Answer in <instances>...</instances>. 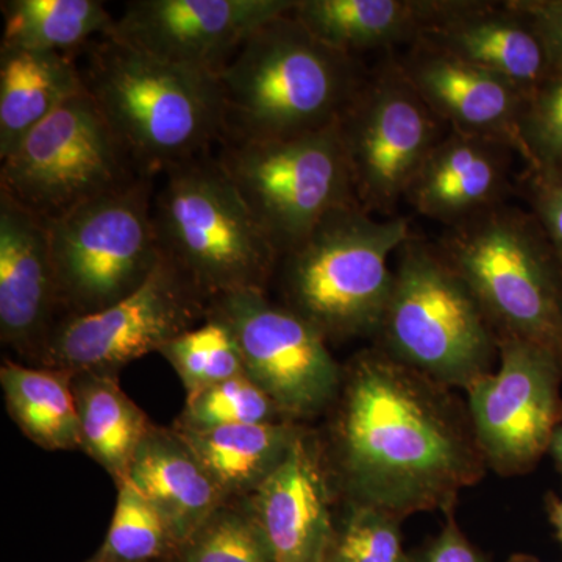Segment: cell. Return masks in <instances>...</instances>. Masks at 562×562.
<instances>
[{
    "label": "cell",
    "instance_id": "obj_1",
    "mask_svg": "<svg viewBox=\"0 0 562 562\" xmlns=\"http://www.w3.org/2000/svg\"><path fill=\"white\" fill-rule=\"evenodd\" d=\"M336 447L351 503L406 516L453 508L486 460L469 409L449 387L382 349L347 369Z\"/></svg>",
    "mask_w": 562,
    "mask_h": 562
},
{
    "label": "cell",
    "instance_id": "obj_2",
    "mask_svg": "<svg viewBox=\"0 0 562 562\" xmlns=\"http://www.w3.org/2000/svg\"><path fill=\"white\" fill-rule=\"evenodd\" d=\"M222 140L283 139L336 124L364 80L290 13L262 25L221 70Z\"/></svg>",
    "mask_w": 562,
    "mask_h": 562
},
{
    "label": "cell",
    "instance_id": "obj_3",
    "mask_svg": "<svg viewBox=\"0 0 562 562\" xmlns=\"http://www.w3.org/2000/svg\"><path fill=\"white\" fill-rule=\"evenodd\" d=\"M95 44L81 80L143 176L157 179L222 140L220 77L157 60L106 36Z\"/></svg>",
    "mask_w": 562,
    "mask_h": 562
},
{
    "label": "cell",
    "instance_id": "obj_4",
    "mask_svg": "<svg viewBox=\"0 0 562 562\" xmlns=\"http://www.w3.org/2000/svg\"><path fill=\"white\" fill-rule=\"evenodd\" d=\"M436 250L497 338L514 336L562 357V262L532 214L502 203L449 227Z\"/></svg>",
    "mask_w": 562,
    "mask_h": 562
},
{
    "label": "cell",
    "instance_id": "obj_5",
    "mask_svg": "<svg viewBox=\"0 0 562 562\" xmlns=\"http://www.w3.org/2000/svg\"><path fill=\"white\" fill-rule=\"evenodd\" d=\"M151 213L162 257L203 295L265 291L279 251L217 158L202 155L162 173Z\"/></svg>",
    "mask_w": 562,
    "mask_h": 562
},
{
    "label": "cell",
    "instance_id": "obj_6",
    "mask_svg": "<svg viewBox=\"0 0 562 562\" xmlns=\"http://www.w3.org/2000/svg\"><path fill=\"white\" fill-rule=\"evenodd\" d=\"M405 217L376 220L358 203L333 211L284 255L292 312L327 338L376 335L390 302V258L412 239Z\"/></svg>",
    "mask_w": 562,
    "mask_h": 562
},
{
    "label": "cell",
    "instance_id": "obj_7",
    "mask_svg": "<svg viewBox=\"0 0 562 562\" xmlns=\"http://www.w3.org/2000/svg\"><path fill=\"white\" fill-rule=\"evenodd\" d=\"M398 257L380 349L443 386L468 390L498 357L494 328L438 250L412 238Z\"/></svg>",
    "mask_w": 562,
    "mask_h": 562
},
{
    "label": "cell",
    "instance_id": "obj_8",
    "mask_svg": "<svg viewBox=\"0 0 562 562\" xmlns=\"http://www.w3.org/2000/svg\"><path fill=\"white\" fill-rule=\"evenodd\" d=\"M154 194V177L140 176L46 222L58 301L72 316L109 308L157 268Z\"/></svg>",
    "mask_w": 562,
    "mask_h": 562
},
{
    "label": "cell",
    "instance_id": "obj_9",
    "mask_svg": "<svg viewBox=\"0 0 562 562\" xmlns=\"http://www.w3.org/2000/svg\"><path fill=\"white\" fill-rule=\"evenodd\" d=\"M221 143L217 161L280 258L333 211L358 203L338 122L292 138Z\"/></svg>",
    "mask_w": 562,
    "mask_h": 562
},
{
    "label": "cell",
    "instance_id": "obj_10",
    "mask_svg": "<svg viewBox=\"0 0 562 562\" xmlns=\"http://www.w3.org/2000/svg\"><path fill=\"white\" fill-rule=\"evenodd\" d=\"M140 176L83 88L2 160L0 190L49 222Z\"/></svg>",
    "mask_w": 562,
    "mask_h": 562
},
{
    "label": "cell",
    "instance_id": "obj_11",
    "mask_svg": "<svg viewBox=\"0 0 562 562\" xmlns=\"http://www.w3.org/2000/svg\"><path fill=\"white\" fill-rule=\"evenodd\" d=\"M442 125L395 58L366 74L338 121L358 205L391 214L443 138Z\"/></svg>",
    "mask_w": 562,
    "mask_h": 562
},
{
    "label": "cell",
    "instance_id": "obj_12",
    "mask_svg": "<svg viewBox=\"0 0 562 562\" xmlns=\"http://www.w3.org/2000/svg\"><path fill=\"white\" fill-rule=\"evenodd\" d=\"M497 372L476 380L468 409L487 465L503 475L535 468L562 420V357L539 344L498 336Z\"/></svg>",
    "mask_w": 562,
    "mask_h": 562
},
{
    "label": "cell",
    "instance_id": "obj_13",
    "mask_svg": "<svg viewBox=\"0 0 562 562\" xmlns=\"http://www.w3.org/2000/svg\"><path fill=\"white\" fill-rule=\"evenodd\" d=\"M209 316L228 325L247 375L283 416H312L338 395L342 372L325 336L301 314L269 301L265 291L220 295Z\"/></svg>",
    "mask_w": 562,
    "mask_h": 562
},
{
    "label": "cell",
    "instance_id": "obj_14",
    "mask_svg": "<svg viewBox=\"0 0 562 562\" xmlns=\"http://www.w3.org/2000/svg\"><path fill=\"white\" fill-rule=\"evenodd\" d=\"M203 292L161 257L149 279L101 312L76 314L50 330L43 350L60 371L114 372L191 330Z\"/></svg>",
    "mask_w": 562,
    "mask_h": 562
},
{
    "label": "cell",
    "instance_id": "obj_15",
    "mask_svg": "<svg viewBox=\"0 0 562 562\" xmlns=\"http://www.w3.org/2000/svg\"><path fill=\"white\" fill-rule=\"evenodd\" d=\"M295 0H133L106 38L220 76L255 32L294 9Z\"/></svg>",
    "mask_w": 562,
    "mask_h": 562
},
{
    "label": "cell",
    "instance_id": "obj_16",
    "mask_svg": "<svg viewBox=\"0 0 562 562\" xmlns=\"http://www.w3.org/2000/svg\"><path fill=\"white\" fill-rule=\"evenodd\" d=\"M395 60L425 105L450 131L505 144L520 155L524 92L424 41H416Z\"/></svg>",
    "mask_w": 562,
    "mask_h": 562
},
{
    "label": "cell",
    "instance_id": "obj_17",
    "mask_svg": "<svg viewBox=\"0 0 562 562\" xmlns=\"http://www.w3.org/2000/svg\"><path fill=\"white\" fill-rule=\"evenodd\" d=\"M417 41L501 77L524 95L553 72L541 38L512 0H435L430 22Z\"/></svg>",
    "mask_w": 562,
    "mask_h": 562
},
{
    "label": "cell",
    "instance_id": "obj_18",
    "mask_svg": "<svg viewBox=\"0 0 562 562\" xmlns=\"http://www.w3.org/2000/svg\"><path fill=\"white\" fill-rule=\"evenodd\" d=\"M58 301L46 221L0 190V335L31 349L46 342Z\"/></svg>",
    "mask_w": 562,
    "mask_h": 562
},
{
    "label": "cell",
    "instance_id": "obj_19",
    "mask_svg": "<svg viewBox=\"0 0 562 562\" xmlns=\"http://www.w3.org/2000/svg\"><path fill=\"white\" fill-rule=\"evenodd\" d=\"M251 514L277 562H325L335 527L327 480L316 450L301 432L286 460L254 491Z\"/></svg>",
    "mask_w": 562,
    "mask_h": 562
},
{
    "label": "cell",
    "instance_id": "obj_20",
    "mask_svg": "<svg viewBox=\"0 0 562 562\" xmlns=\"http://www.w3.org/2000/svg\"><path fill=\"white\" fill-rule=\"evenodd\" d=\"M512 147L450 131L428 155L405 194L422 216L460 224L505 203Z\"/></svg>",
    "mask_w": 562,
    "mask_h": 562
},
{
    "label": "cell",
    "instance_id": "obj_21",
    "mask_svg": "<svg viewBox=\"0 0 562 562\" xmlns=\"http://www.w3.org/2000/svg\"><path fill=\"white\" fill-rule=\"evenodd\" d=\"M121 483L131 484L161 514L181 546L220 512L225 495L176 432L154 428Z\"/></svg>",
    "mask_w": 562,
    "mask_h": 562
},
{
    "label": "cell",
    "instance_id": "obj_22",
    "mask_svg": "<svg viewBox=\"0 0 562 562\" xmlns=\"http://www.w3.org/2000/svg\"><path fill=\"white\" fill-rule=\"evenodd\" d=\"M435 0H295L290 14L314 38L357 58L368 50L416 43Z\"/></svg>",
    "mask_w": 562,
    "mask_h": 562
},
{
    "label": "cell",
    "instance_id": "obj_23",
    "mask_svg": "<svg viewBox=\"0 0 562 562\" xmlns=\"http://www.w3.org/2000/svg\"><path fill=\"white\" fill-rule=\"evenodd\" d=\"M83 88L69 55L0 47V160Z\"/></svg>",
    "mask_w": 562,
    "mask_h": 562
},
{
    "label": "cell",
    "instance_id": "obj_24",
    "mask_svg": "<svg viewBox=\"0 0 562 562\" xmlns=\"http://www.w3.org/2000/svg\"><path fill=\"white\" fill-rule=\"evenodd\" d=\"M181 442L202 462L224 494L255 491L286 460L301 431L290 422L181 427Z\"/></svg>",
    "mask_w": 562,
    "mask_h": 562
},
{
    "label": "cell",
    "instance_id": "obj_25",
    "mask_svg": "<svg viewBox=\"0 0 562 562\" xmlns=\"http://www.w3.org/2000/svg\"><path fill=\"white\" fill-rule=\"evenodd\" d=\"M81 447L122 482L151 428L113 372L72 373Z\"/></svg>",
    "mask_w": 562,
    "mask_h": 562
},
{
    "label": "cell",
    "instance_id": "obj_26",
    "mask_svg": "<svg viewBox=\"0 0 562 562\" xmlns=\"http://www.w3.org/2000/svg\"><path fill=\"white\" fill-rule=\"evenodd\" d=\"M0 383L11 417L33 442L49 450L81 447L72 373L5 362Z\"/></svg>",
    "mask_w": 562,
    "mask_h": 562
},
{
    "label": "cell",
    "instance_id": "obj_27",
    "mask_svg": "<svg viewBox=\"0 0 562 562\" xmlns=\"http://www.w3.org/2000/svg\"><path fill=\"white\" fill-rule=\"evenodd\" d=\"M2 46L69 55L94 35L105 36L114 18L99 0H7Z\"/></svg>",
    "mask_w": 562,
    "mask_h": 562
},
{
    "label": "cell",
    "instance_id": "obj_28",
    "mask_svg": "<svg viewBox=\"0 0 562 562\" xmlns=\"http://www.w3.org/2000/svg\"><path fill=\"white\" fill-rule=\"evenodd\" d=\"M160 353L183 380L188 395L246 373L235 335L214 316L202 327L181 333Z\"/></svg>",
    "mask_w": 562,
    "mask_h": 562
},
{
    "label": "cell",
    "instance_id": "obj_29",
    "mask_svg": "<svg viewBox=\"0 0 562 562\" xmlns=\"http://www.w3.org/2000/svg\"><path fill=\"white\" fill-rule=\"evenodd\" d=\"M176 543L168 524L131 484L120 483L116 509L99 562H147Z\"/></svg>",
    "mask_w": 562,
    "mask_h": 562
},
{
    "label": "cell",
    "instance_id": "obj_30",
    "mask_svg": "<svg viewBox=\"0 0 562 562\" xmlns=\"http://www.w3.org/2000/svg\"><path fill=\"white\" fill-rule=\"evenodd\" d=\"M272 398L247 373L188 395L183 427L213 428L280 422Z\"/></svg>",
    "mask_w": 562,
    "mask_h": 562
},
{
    "label": "cell",
    "instance_id": "obj_31",
    "mask_svg": "<svg viewBox=\"0 0 562 562\" xmlns=\"http://www.w3.org/2000/svg\"><path fill=\"white\" fill-rule=\"evenodd\" d=\"M401 522L375 506L351 503L341 527L335 528L325 562H406Z\"/></svg>",
    "mask_w": 562,
    "mask_h": 562
},
{
    "label": "cell",
    "instance_id": "obj_32",
    "mask_svg": "<svg viewBox=\"0 0 562 562\" xmlns=\"http://www.w3.org/2000/svg\"><path fill=\"white\" fill-rule=\"evenodd\" d=\"M183 562H277L254 514L217 512L184 543Z\"/></svg>",
    "mask_w": 562,
    "mask_h": 562
},
{
    "label": "cell",
    "instance_id": "obj_33",
    "mask_svg": "<svg viewBox=\"0 0 562 562\" xmlns=\"http://www.w3.org/2000/svg\"><path fill=\"white\" fill-rule=\"evenodd\" d=\"M520 157L528 169L562 166V70L525 95L519 117Z\"/></svg>",
    "mask_w": 562,
    "mask_h": 562
},
{
    "label": "cell",
    "instance_id": "obj_34",
    "mask_svg": "<svg viewBox=\"0 0 562 562\" xmlns=\"http://www.w3.org/2000/svg\"><path fill=\"white\" fill-rule=\"evenodd\" d=\"M524 181L532 216L562 262V166L528 169Z\"/></svg>",
    "mask_w": 562,
    "mask_h": 562
},
{
    "label": "cell",
    "instance_id": "obj_35",
    "mask_svg": "<svg viewBox=\"0 0 562 562\" xmlns=\"http://www.w3.org/2000/svg\"><path fill=\"white\" fill-rule=\"evenodd\" d=\"M406 562H490L454 522L453 514H449V522L420 547L408 553Z\"/></svg>",
    "mask_w": 562,
    "mask_h": 562
},
{
    "label": "cell",
    "instance_id": "obj_36",
    "mask_svg": "<svg viewBox=\"0 0 562 562\" xmlns=\"http://www.w3.org/2000/svg\"><path fill=\"white\" fill-rule=\"evenodd\" d=\"M541 38L553 69L562 70V0H512Z\"/></svg>",
    "mask_w": 562,
    "mask_h": 562
},
{
    "label": "cell",
    "instance_id": "obj_37",
    "mask_svg": "<svg viewBox=\"0 0 562 562\" xmlns=\"http://www.w3.org/2000/svg\"><path fill=\"white\" fill-rule=\"evenodd\" d=\"M550 517H552L554 530H557L558 539H560L562 546V498L561 501H554L550 506Z\"/></svg>",
    "mask_w": 562,
    "mask_h": 562
},
{
    "label": "cell",
    "instance_id": "obj_38",
    "mask_svg": "<svg viewBox=\"0 0 562 562\" xmlns=\"http://www.w3.org/2000/svg\"><path fill=\"white\" fill-rule=\"evenodd\" d=\"M550 453H552L554 462H557L558 469H560L562 475V425L554 432L552 446H550Z\"/></svg>",
    "mask_w": 562,
    "mask_h": 562
},
{
    "label": "cell",
    "instance_id": "obj_39",
    "mask_svg": "<svg viewBox=\"0 0 562 562\" xmlns=\"http://www.w3.org/2000/svg\"><path fill=\"white\" fill-rule=\"evenodd\" d=\"M509 562H541L531 557H514Z\"/></svg>",
    "mask_w": 562,
    "mask_h": 562
},
{
    "label": "cell",
    "instance_id": "obj_40",
    "mask_svg": "<svg viewBox=\"0 0 562 562\" xmlns=\"http://www.w3.org/2000/svg\"><path fill=\"white\" fill-rule=\"evenodd\" d=\"M87 562H99V560H98V557H94V558H92V560L87 561Z\"/></svg>",
    "mask_w": 562,
    "mask_h": 562
}]
</instances>
